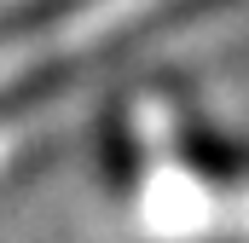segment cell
<instances>
[{"label": "cell", "instance_id": "6da1fadb", "mask_svg": "<svg viewBox=\"0 0 249 243\" xmlns=\"http://www.w3.org/2000/svg\"><path fill=\"white\" fill-rule=\"evenodd\" d=\"M157 6H168V0H58L53 12L29 17L23 29H6L0 35V93L35 81L47 64L110 41L116 29H127L133 17H145Z\"/></svg>", "mask_w": 249, "mask_h": 243}]
</instances>
